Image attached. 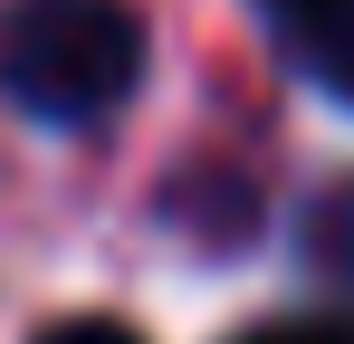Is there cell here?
<instances>
[{"instance_id":"cell-6","label":"cell","mask_w":354,"mask_h":344,"mask_svg":"<svg viewBox=\"0 0 354 344\" xmlns=\"http://www.w3.org/2000/svg\"><path fill=\"white\" fill-rule=\"evenodd\" d=\"M259 10H268V19H278V29H288V19H306V10H316V0H259Z\"/></svg>"},{"instance_id":"cell-3","label":"cell","mask_w":354,"mask_h":344,"mask_svg":"<svg viewBox=\"0 0 354 344\" xmlns=\"http://www.w3.org/2000/svg\"><path fill=\"white\" fill-rule=\"evenodd\" d=\"M297 249H306V268H316L326 287H354V172H345V182H326V191L306 201Z\"/></svg>"},{"instance_id":"cell-5","label":"cell","mask_w":354,"mask_h":344,"mask_svg":"<svg viewBox=\"0 0 354 344\" xmlns=\"http://www.w3.org/2000/svg\"><path fill=\"white\" fill-rule=\"evenodd\" d=\"M39 344H144L134 325H115V316H67V325H48Z\"/></svg>"},{"instance_id":"cell-2","label":"cell","mask_w":354,"mask_h":344,"mask_svg":"<svg viewBox=\"0 0 354 344\" xmlns=\"http://www.w3.org/2000/svg\"><path fill=\"white\" fill-rule=\"evenodd\" d=\"M288 48H297V67H306L326 96L354 106V0H316L306 19H288Z\"/></svg>"},{"instance_id":"cell-4","label":"cell","mask_w":354,"mask_h":344,"mask_svg":"<svg viewBox=\"0 0 354 344\" xmlns=\"http://www.w3.org/2000/svg\"><path fill=\"white\" fill-rule=\"evenodd\" d=\"M239 344H354V316H288V325H259Z\"/></svg>"},{"instance_id":"cell-1","label":"cell","mask_w":354,"mask_h":344,"mask_svg":"<svg viewBox=\"0 0 354 344\" xmlns=\"http://www.w3.org/2000/svg\"><path fill=\"white\" fill-rule=\"evenodd\" d=\"M144 77V19L124 0H0V96L48 124L115 115Z\"/></svg>"}]
</instances>
